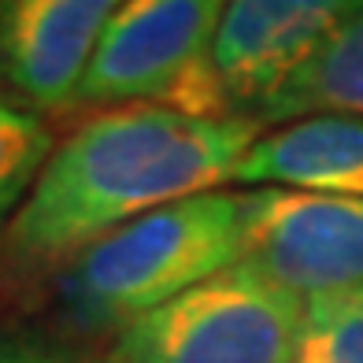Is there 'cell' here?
Instances as JSON below:
<instances>
[{
	"instance_id": "obj_1",
	"label": "cell",
	"mask_w": 363,
	"mask_h": 363,
	"mask_svg": "<svg viewBox=\"0 0 363 363\" xmlns=\"http://www.w3.org/2000/svg\"><path fill=\"white\" fill-rule=\"evenodd\" d=\"M263 130L167 108L82 115L56 141L0 241V286L45 289L71 259L156 208L216 193Z\"/></svg>"
},
{
	"instance_id": "obj_2",
	"label": "cell",
	"mask_w": 363,
	"mask_h": 363,
	"mask_svg": "<svg viewBox=\"0 0 363 363\" xmlns=\"http://www.w3.org/2000/svg\"><path fill=\"white\" fill-rule=\"evenodd\" d=\"M241 249L245 193L216 189L119 226L71 259L45 289L60 334L93 345L234 267Z\"/></svg>"
},
{
	"instance_id": "obj_3",
	"label": "cell",
	"mask_w": 363,
	"mask_h": 363,
	"mask_svg": "<svg viewBox=\"0 0 363 363\" xmlns=\"http://www.w3.org/2000/svg\"><path fill=\"white\" fill-rule=\"evenodd\" d=\"M216 0H134L119 4L93 48L71 115L119 108H167L193 119H223L211 82Z\"/></svg>"
},
{
	"instance_id": "obj_4",
	"label": "cell",
	"mask_w": 363,
	"mask_h": 363,
	"mask_svg": "<svg viewBox=\"0 0 363 363\" xmlns=\"http://www.w3.org/2000/svg\"><path fill=\"white\" fill-rule=\"evenodd\" d=\"M304 296L234 263L130 323L101 363H293Z\"/></svg>"
},
{
	"instance_id": "obj_5",
	"label": "cell",
	"mask_w": 363,
	"mask_h": 363,
	"mask_svg": "<svg viewBox=\"0 0 363 363\" xmlns=\"http://www.w3.org/2000/svg\"><path fill=\"white\" fill-rule=\"evenodd\" d=\"M241 263L304 301L363 289V201L296 189L245 193Z\"/></svg>"
},
{
	"instance_id": "obj_6",
	"label": "cell",
	"mask_w": 363,
	"mask_h": 363,
	"mask_svg": "<svg viewBox=\"0 0 363 363\" xmlns=\"http://www.w3.org/2000/svg\"><path fill=\"white\" fill-rule=\"evenodd\" d=\"M349 4L330 0H234L211 38V82L223 119L256 123L259 108L315 56Z\"/></svg>"
},
{
	"instance_id": "obj_7",
	"label": "cell",
	"mask_w": 363,
	"mask_h": 363,
	"mask_svg": "<svg viewBox=\"0 0 363 363\" xmlns=\"http://www.w3.org/2000/svg\"><path fill=\"white\" fill-rule=\"evenodd\" d=\"M119 4L108 0H11L0 4V63L30 111L71 115L93 48Z\"/></svg>"
},
{
	"instance_id": "obj_8",
	"label": "cell",
	"mask_w": 363,
	"mask_h": 363,
	"mask_svg": "<svg viewBox=\"0 0 363 363\" xmlns=\"http://www.w3.org/2000/svg\"><path fill=\"white\" fill-rule=\"evenodd\" d=\"M230 182L363 201V119L308 115L274 126L252 141Z\"/></svg>"
},
{
	"instance_id": "obj_9",
	"label": "cell",
	"mask_w": 363,
	"mask_h": 363,
	"mask_svg": "<svg viewBox=\"0 0 363 363\" xmlns=\"http://www.w3.org/2000/svg\"><path fill=\"white\" fill-rule=\"evenodd\" d=\"M308 115L363 119V0L345 8L315 56L259 108L256 126L274 130Z\"/></svg>"
},
{
	"instance_id": "obj_10",
	"label": "cell",
	"mask_w": 363,
	"mask_h": 363,
	"mask_svg": "<svg viewBox=\"0 0 363 363\" xmlns=\"http://www.w3.org/2000/svg\"><path fill=\"white\" fill-rule=\"evenodd\" d=\"M56 123L0 93V241L56 148Z\"/></svg>"
},
{
	"instance_id": "obj_11",
	"label": "cell",
	"mask_w": 363,
	"mask_h": 363,
	"mask_svg": "<svg viewBox=\"0 0 363 363\" xmlns=\"http://www.w3.org/2000/svg\"><path fill=\"white\" fill-rule=\"evenodd\" d=\"M293 363H363V289L308 296Z\"/></svg>"
},
{
	"instance_id": "obj_12",
	"label": "cell",
	"mask_w": 363,
	"mask_h": 363,
	"mask_svg": "<svg viewBox=\"0 0 363 363\" xmlns=\"http://www.w3.org/2000/svg\"><path fill=\"white\" fill-rule=\"evenodd\" d=\"M0 363H101V349L52 330H4Z\"/></svg>"
},
{
	"instance_id": "obj_13",
	"label": "cell",
	"mask_w": 363,
	"mask_h": 363,
	"mask_svg": "<svg viewBox=\"0 0 363 363\" xmlns=\"http://www.w3.org/2000/svg\"><path fill=\"white\" fill-rule=\"evenodd\" d=\"M0 78H4V63H0Z\"/></svg>"
}]
</instances>
